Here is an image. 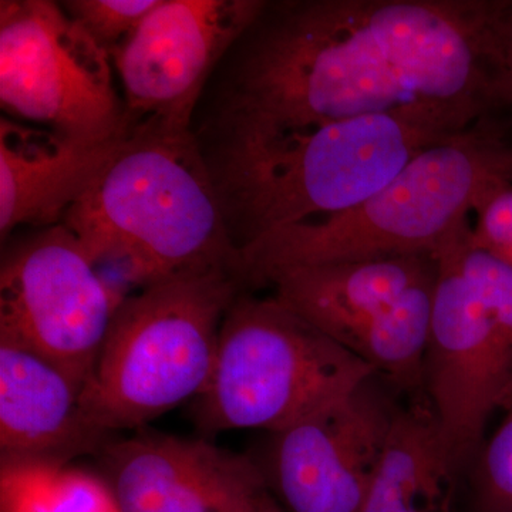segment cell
I'll return each mask as SVG.
<instances>
[{
    "label": "cell",
    "mask_w": 512,
    "mask_h": 512,
    "mask_svg": "<svg viewBox=\"0 0 512 512\" xmlns=\"http://www.w3.org/2000/svg\"><path fill=\"white\" fill-rule=\"evenodd\" d=\"M498 0H265L204 97L198 138L400 116L444 134L504 110Z\"/></svg>",
    "instance_id": "obj_1"
},
{
    "label": "cell",
    "mask_w": 512,
    "mask_h": 512,
    "mask_svg": "<svg viewBox=\"0 0 512 512\" xmlns=\"http://www.w3.org/2000/svg\"><path fill=\"white\" fill-rule=\"evenodd\" d=\"M62 224L97 265L120 261L141 288L198 272L231 271L245 279L194 130L151 121L130 127Z\"/></svg>",
    "instance_id": "obj_2"
},
{
    "label": "cell",
    "mask_w": 512,
    "mask_h": 512,
    "mask_svg": "<svg viewBox=\"0 0 512 512\" xmlns=\"http://www.w3.org/2000/svg\"><path fill=\"white\" fill-rule=\"evenodd\" d=\"M444 134L400 116L198 138L235 247L352 210Z\"/></svg>",
    "instance_id": "obj_3"
},
{
    "label": "cell",
    "mask_w": 512,
    "mask_h": 512,
    "mask_svg": "<svg viewBox=\"0 0 512 512\" xmlns=\"http://www.w3.org/2000/svg\"><path fill=\"white\" fill-rule=\"evenodd\" d=\"M512 184V110L421 150L376 194L335 217L276 229L241 249L249 288L288 266L437 254L488 194Z\"/></svg>",
    "instance_id": "obj_4"
},
{
    "label": "cell",
    "mask_w": 512,
    "mask_h": 512,
    "mask_svg": "<svg viewBox=\"0 0 512 512\" xmlns=\"http://www.w3.org/2000/svg\"><path fill=\"white\" fill-rule=\"evenodd\" d=\"M248 289L235 272L210 271L127 295L83 390L87 419L116 437L197 399L210 382L225 315Z\"/></svg>",
    "instance_id": "obj_5"
},
{
    "label": "cell",
    "mask_w": 512,
    "mask_h": 512,
    "mask_svg": "<svg viewBox=\"0 0 512 512\" xmlns=\"http://www.w3.org/2000/svg\"><path fill=\"white\" fill-rule=\"evenodd\" d=\"M377 375L274 295L239 293L222 322L217 360L194 400L202 437L274 434Z\"/></svg>",
    "instance_id": "obj_6"
},
{
    "label": "cell",
    "mask_w": 512,
    "mask_h": 512,
    "mask_svg": "<svg viewBox=\"0 0 512 512\" xmlns=\"http://www.w3.org/2000/svg\"><path fill=\"white\" fill-rule=\"evenodd\" d=\"M0 104L10 119L89 143L128 133L109 53L52 0L0 2Z\"/></svg>",
    "instance_id": "obj_7"
},
{
    "label": "cell",
    "mask_w": 512,
    "mask_h": 512,
    "mask_svg": "<svg viewBox=\"0 0 512 512\" xmlns=\"http://www.w3.org/2000/svg\"><path fill=\"white\" fill-rule=\"evenodd\" d=\"M126 293L101 276L64 224L35 229L3 252L0 336L89 383Z\"/></svg>",
    "instance_id": "obj_8"
},
{
    "label": "cell",
    "mask_w": 512,
    "mask_h": 512,
    "mask_svg": "<svg viewBox=\"0 0 512 512\" xmlns=\"http://www.w3.org/2000/svg\"><path fill=\"white\" fill-rule=\"evenodd\" d=\"M265 0H160L111 55L128 128L192 130L212 76Z\"/></svg>",
    "instance_id": "obj_9"
},
{
    "label": "cell",
    "mask_w": 512,
    "mask_h": 512,
    "mask_svg": "<svg viewBox=\"0 0 512 512\" xmlns=\"http://www.w3.org/2000/svg\"><path fill=\"white\" fill-rule=\"evenodd\" d=\"M437 259L424 394L444 446L461 471L483 446L491 414L510 402L512 353L484 315L447 239Z\"/></svg>",
    "instance_id": "obj_10"
},
{
    "label": "cell",
    "mask_w": 512,
    "mask_h": 512,
    "mask_svg": "<svg viewBox=\"0 0 512 512\" xmlns=\"http://www.w3.org/2000/svg\"><path fill=\"white\" fill-rule=\"evenodd\" d=\"M382 380L271 434L261 467L288 512H360L400 410Z\"/></svg>",
    "instance_id": "obj_11"
},
{
    "label": "cell",
    "mask_w": 512,
    "mask_h": 512,
    "mask_svg": "<svg viewBox=\"0 0 512 512\" xmlns=\"http://www.w3.org/2000/svg\"><path fill=\"white\" fill-rule=\"evenodd\" d=\"M437 276V254H413L288 266L261 286L372 365L426 315Z\"/></svg>",
    "instance_id": "obj_12"
},
{
    "label": "cell",
    "mask_w": 512,
    "mask_h": 512,
    "mask_svg": "<svg viewBox=\"0 0 512 512\" xmlns=\"http://www.w3.org/2000/svg\"><path fill=\"white\" fill-rule=\"evenodd\" d=\"M96 457L121 512H254L269 491L261 464L207 437L141 429Z\"/></svg>",
    "instance_id": "obj_13"
},
{
    "label": "cell",
    "mask_w": 512,
    "mask_h": 512,
    "mask_svg": "<svg viewBox=\"0 0 512 512\" xmlns=\"http://www.w3.org/2000/svg\"><path fill=\"white\" fill-rule=\"evenodd\" d=\"M84 384L49 359L0 336V458L72 464L114 437L87 419Z\"/></svg>",
    "instance_id": "obj_14"
},
{
    "label": "cell",
    "mask_w": 512,
    "mask_h": 512,
    "mask_svg": "<svg viewBox=\"0 0 512 512\" xmlns=\"http://www.w3.org/2000/svg\"><path fill=\"white\" fill-rule=\"evenodd\" d=\"M130 131V130H128ZM126 136L89 143L2 117L0 120V235L62 224L92 187Z\"/></svg>",
    "instance_id": "obj_15"
},
{
    "label": "cell",
    "mask_w": 512,
    "mask_h": 512,
    "mask_svg": "<svg viewBox=\"0 0 512 512\" xmlns=\"http://www.w3.org/2000/svg\"><path fill=\"white\" fill-rule=\"evenodd\" d=\"M458 470L429 406L400 407L360 512H453Z\"/></svg>",
    "instance_id": "obj_16"
},
{
    "label": "cell",
    "mask_w": 512,
    "mask_h": 512,
    "mask_svg": "<svg viewBox=\"0 0 512 512\" xmlns=\"http://www.w3.org/2000/svg\"><path fill=\"white\" fill-rule=\"evenodd\" d=\"M0 512H121L99 473L72 464L0 458Z\"/></svg>",
    "instance_id": "obj_17"
},
{
    "label": "cell",
    "mask_w": 512,
    "mask_h": 512,
    "mask_svg": "<svg viewBox=\"0 0 512 512\" xmlns=\"http://www.w3.org/2000/svg\"><path fill=\"white\" fill-rule=\"evenodd\" d=\"M504 412L500 426L470 464L476 512H512V397Z\"/></svg>",
    "instance_id": "obj_18"
},
{
    "label": "cell",
    "mask_w": 512,
    "mask_h": 512,
    "mask_svg": "<svg viewBox=\"0 0 512 512\" xmlns=\"http://www.w3.org/2000/svg\"><path fill=\"white\" fill-rule=\"evenodd\" d=\"M160 0H67L63 9L110 57Z\"/></svg>",
    "instance_id": "obj_19"
},
{
    "label": "cell",
    "mask_w": 512,
    "mask_h": 512,
    "mask_svg": "<svg viewBox=\"0 0 512 512\" xmlns=\"http://www.w3.org/2000/svg\"><path fill=\"white\" fill-rule=\"evenodd\" d=\"M471 241L512 268V184L478 202Z\"/></svg>",
    "instance_id": "obj_20"
},
{
    "label": "cell",
    "mask_w": 512,
    "mask_h": 512,
    "mask_svg": "<svg viewBox=\"0 0 512 512\" xmlns=\"http://www.w3.org/2000/svg\"><path fill=\"white\" fill-rule=\"evenodd\" d=\"M494 39L498 99L504 110H512V0H498Z\"/></svg>",
    "instance_id": "obj_21"
},
{
    "label": "cell",
    "mask_w": 512,
    "mask_h": 512,
    "mask_svg": "<svg viewBox=\"0 0 512 512\" xmlns=\"http://www.w3.org/2000/svg\"><path fill=\"white\" fill-rule=\"evenodd\" d=\"M254 512H286L282 510L281 505L275 500L274 495L266 493L259 504L256 505Z\"/></svg>",
    "instance_id": "obj_22"
}]
</instances>
